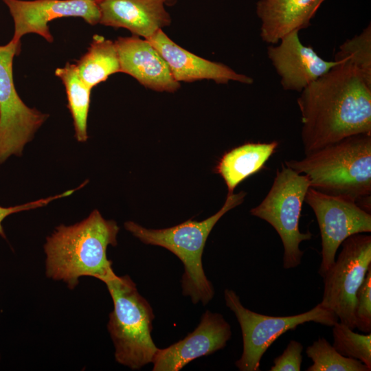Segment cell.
Listing matches in <instances>:
<instances>
[{"instance_id":"d4e9b609","label":"cell","mask_w":371,"mask_h":371,"mask_svg":"<svg viewBox=\"0 0 371 371\" xmlns=\"http://www.w3.org/2000/svg\"><path fill=\"white\" fill-rule=\"evenodd\" d=\"M302 344L291 340L282 355L273 360L270 371H300L302 362Z\"/></svg>"},{"instance_id":"ba28073f","label":"cell","mask_w":371,"mask_h":371,"mask_svg":"<svg viewBox=\"0 0 371 371\" xmlns=\"http://www.w3.org/2000/svg\"><path fill=\"white\" fill-rule=\"evenodd\" d=\"M332 267L324 274L322 304L332 311L341 323L356 328V295L371 267V236L353 234L343 241Z\"/></svg>"},{"instance_id":"603a6c76","label":"cell","mask_w":371,"mask_h":371,"mask_svg":"<svg viewBox=\"0 0 371 371\" xmlns=\"http://www.w3.org/2000/svg\"><path fill=\"white\" fill-rule=\"evenodd\" d=\"M349 60L371 83V25L340 45L334 60Z\"/></svg>"},{"instance_id":"4fadbf2b","label":"cell","mask_w":371,"mask_h":371,"mask_svg":"<svg viewBox=\"0 0 371 371\" xmlns=\"http://www.w3.org/2000/svg\"><path fill=\"white\" fill-rule=\"evenodd\" d=\"M267 47V55L286 91L301 92L341 60L322 58L311 46L304 45L299 32L293 31Z\"/></svg>"},{"instance_id":"6da1fadb","label":"cell","mask_w":371,"mask_h":371,"mask_svg":"<svg viewBox=\"0 0 371 371\" xmlns=\"http://www.w3.org/2000/svg\"><path fill=\"white\" fill-rule=\"evenodd\" d=\"M297 103L305 155L350 135L371 133V83L347 59L304 88Z\"/></svg>"},{"instance_id":"2e32d148","label":"cell","mask_w":371,"mask_h":371,"mask_svg":"<svg viewBox=\"0 0 371 371\" xmlns=\"http://www.w3.org/2000/svg\"><path fill=\"white\" fill-rule=\"evenodd\" d=\"M168 0H99V23L122 27L145 39L164 27L171 19L165 8Z\"/></svg>"},{"instance_id":"484cf974","label":"cell","mask_w":371,"mask_h":371,"mask_svg":"<svg viewBox=\"0 0 371 371\" xmlns=\"http://www.w3.org/2000/svg\"><path fill=\"white\" fill-rule=\"evenodd\" d=\"M76 190L77 188L74 190H67L58 195L49 196L45 199H39L35 201L27 203L25 204H22L19 205H15V206L8 207H2L0 205V236L4 238H5V232L2 226V222L5 219V218H6L8 216L14 213L29 210L35 209L37 207L45 206L53 200H55L61 197H64V196H68Z\"/></svg>"},{"instance_id":"7402d4cb","label":"cell","mask_w":371,"mask_h":371,"mask_svg":"<svg viewBox=\"0 0 371 371\" xmlns=\"http://www.w3.org/2000/svg\"><path fill=\"white\" fill-rule=\"evenodd\" d=\"M334 348L341 355L361 361L371 368V333L359 334L338 322L333 326Z\"/></svg>"},{"instance_id":"8992f818","label":"cell","mask_w":371,"mask_h":371,"mask_svg":"<svg viewBox=\"0 0 371 371\" xmlns=\"http://www.w3.org/2000/svg\"><path fill=\"white\" fill-rule=\"evenodd\" d=\"M311 183L308 177L286 166L276 170L273 184L262 202L250 210L251 215L269 223L278 234L283 247V267L290 269L301 263L300 244L312 238L300 232L299 221L303 202Z\"/></svg>"},{"instance_id":"ffe728a7","label":"cell","mask_w":371,"mask_h":371,"mask_svg":"<svg viewBox=\"0 0 371 371\" xmlns=\"http://www.w3.org/2000/svg\"><path fill=\"white\" fill-rule=\"evenodd\" d=\"M65 85L68 109L74 121L75 137L80 142L87 141V117L90 104L91 88L79 76L75 64L67 63L55 71Z\"/></svg>"},{"instance_id":"9a60e30c","label":"cell","mask_w":371,"mask_h":371,"mask_svg":"<svg viewBox=\"0 0 371 371\" xmlns=\"http://www.w3.org/2000/svg\"><path fill=\"white\" fill-rule=\"evenodd\" d=\"M115 44L120 72L155 91L174 92L179 88L165 60L147 40L133 35L118 37Z\"/></svg>"},{"instance_id":"5bb4252c","label":"cell","mask_w":371,"mask_h":371,"mask_svg":"<svg viewBox=\"0 0 371 371\" xmlns=\"http://www.w3.org/2000/svg\"><path fill=\"white\" fill-rule=\"evenodd\" d=\"M146 40L165 60L173 78L179 82L206 79L219 84L235 81L249 85L254 81L223 63L206 60L187 51L172 41L162 30Z\"/></svg>"},{"instance_id":"d6986e66","label":"cell","mask_w":371,"mask_h":371,"mask_svg":"<svg viewBox=\"0 0 371 371\" xmlns=\"http://www.w3.org/2000/svg\"><path fill=\"white\" fill-rule=\"evenodd\" d=\"M76 67L80 78L93 88L113 74L120 72L115 41L95 34L87 49Z\"/></svg>"},{"instance_id":"277c9868","label":"cell","mask_w":371,"mask_h":371,"mask_svg":"<svg viewBox=\"0 0 371 371\" xmlns=\"http://www.w3.org/2000/svg\"><path fill=\"white\" fill-rule=\"evenodd\" d=\"M246 192L227 194L224 205L215 214L202 221L192 219L177 225L159 229H146L133 222L125 228L142 242L164 247L176 255L184 266L181 284L183 294L194 304L205 305L214 295V289L207 278L202 264V255L207 238L214 226L228 211L241 204Z\"/></svg>"},{"instance_id":"7a4b0ae2","label":"cell","mask_w":371,"mask_h":371,"mask_svg":"<svg viewBox=\"0 0 371 371\" xmlns=\"http://www.w3.org/2000/svg\"><path fill=\"white\" fill-rule=\"evenodd\" d=\"M119 229L114 221L104 219L97 210L80 223L59 225L44 245L47 276L63 281L71 289L82 276L103 282L114 278L106 250L109 245H117Z\"/></svg>"},{"instance_id":"ac0fdd59","label":"cell","mask_w":371,"mask_h":371,"mask_svg":"<svg viewBox=\"0 0 371 371\" xmlns=\"http://www.w3.org/2000/svg\"><path fill=\"white\" fill-rule=\"evenodd\" d=\"M278 145L277 141L248 142L225 153L214 168V172L224 179L227 194L234 193L240 182L262 169Z\"/></svg>"},{"instance_id":"44dd1931","label":"cell","mask_w":371,"mask_h":371,"mask_svg":"<svg viewBox=\"0 0 371 371\" xmlns=\"http://www.w3.org/2000/svg\"><path fill=\"white\" fill-rule=\"evenodd\" d=\"M306 354L313 364L306 371H370L361 361L348 358L339 353L325 338L315 341L306 349Z\"/></svg>"},{"instance_id":"52a82bcc","label":"cell","mask_w":371,"mask_h":371,"mask_svg":"<svg viewBox=\"0 0 371 371\" xmlns=\"http://www.w3.org/2000/svg\"><path fill=\"white\" fill-rule=\"evenodd\" d=\"M224 299L226 306L234 313L241 328L243 350L240 358L235 362L240 371H259L263 355L284 333L295 330L306 322L333 326L339 320L337 315L321 302L300 314L270 316L245 308L233 290L226 289Z\"/></svg>"},{"instance_id":"e0dca14e","label":"cell","mask_w":371,"mask_h":371,"mask_svg":"<svg viewBox=\"0 0 371 371\" xmlns=\"http://www.w3.org/2000/svg\"><path fill=\"white\" fill-rule=\"evenodd\" d=\"M325 0H259L256 14L261 21L260 37L277 44L286 34L308 27Z\"/></svg>"},{"instance_id":"7c38bea8","label":"cell","mask_w":371,"mask_h":371,"mask_svg":"<svg viewBox=\"0 0 371 371\" xmlns=\"http://www.w3.org/2000/svg\"><path fill=\"white\" fill-rule=\"evenodd\" d=\"M231 337V326L223 315L206 311L192 333L167 348H158L153 370L179 371L192 360L225 348Z\"/></svg>"},{"instance_id":"cb8c5ba5","label":"cell","mask_w":371,"mask_h":371,"mask_svg":"<svg viewBox=\"0 0 371 371\" xmlns=\"http://www.w3.org/2000/svg\"><path fill=\"white\" fill-rule=\"evenodd\" d=\"M355 326L364 333L371 332V267L356 295Z\"/></svg>"},{"instance_id":"5b68a950","label":"cell","mask_w":371,"mask_h":371,"mask_svg":"<svg viewBox=\"0 0 371 371\" xmlns=\"http://www.w3.org/2000/svg\"><path fill=\"white\" fill-rule=\"evenodd\" d=\"M113 302L108 330L115 360L133 370L152 363L158 348L151 337L154 313L131 278L115 276L104 282Z\"/></svg>"},{"instance_id":"9c48e42d","label":"cell","mask_w":371,"mask_h":371,"mask_svg":"<svg viewBox=\"0 0 371 371\" xmlns=\"http://www.w3.org/2000/svg\"><path fill=\"white\" fill-rule=\"evenodd\" d=\"M21 42L0 45V164L10 156H21L25 145L48 115L28 107L16 90L13 60L21 52Z\"/></svg>"},{"instance_id":"8fae6325","label":"cell","mask_w":371,"mask_h":371,"mask_svg":"<svg viewBox=\"0 0 371 371\" xmlns=\"http://www.w3.org/2000/svg\"><path fill=\"white\" fill-rule=\"evenodd\" d=\"M14 21L12 40L21 42L25 34L35 33L54 41L48 23L63 17H80L95 25L100 22L99 0H2Z\"/></svg>"},{"instance_id":"3957f363","label":"cell","mask_w":371,"mask_h":371,"mask_svg":"<svg viewBox=\"0 0 371 371\" xmlns=\"http://www.w3.org/2000/svg\"><path fill=\"white\" fill-rule=\"evenodd\" d=\"M284 165L310 180V187L354 201L370 213L371 133L345 137Z\"/></svg>"},{"instance_id":"30bf717a","label":"cell","mask_w":371,"mask_h":371,"mask_svg":"<svg viewBox=\"0 0 371 371\" xmlns=\"http://www.w3.org/2000/svg\"><path fill=\"white\" fill-rule=\"evenodd\" d=\"M304 202L313 210L322 238V262L318 270L323 277L332 267L343 241L349 236L371 232V214L355 201L326 194L309 188Z\"/></svg>"}]
</instances>
